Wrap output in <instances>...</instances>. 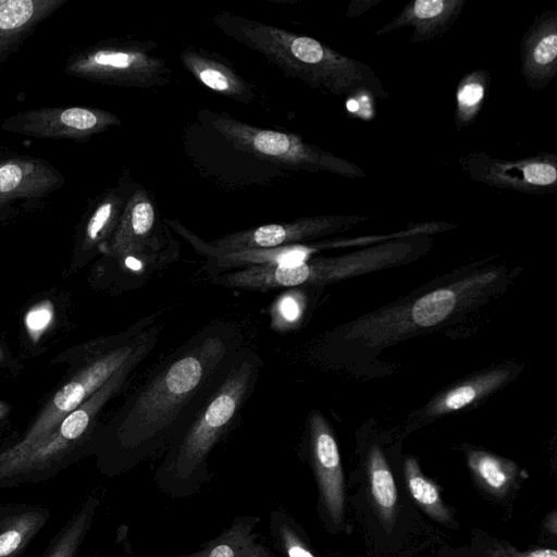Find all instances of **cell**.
Returning a JSON list of instances; mask_svg holds the SVG:
<instances>
[{"label": "cell", "instance_id": "6da1fadb", "mask_svg": "<svg viewBox=\"0 0 557 557\" xmlns=\"http://www.w3.org/2000/svg\"><path fill=\"white\" fill-rule=\"evenodd\" d=\"M244 346L240 327L216 319L159 360L111 424L98 430V470L113 478L162 455L219 387Z\"/></svg>", "mask_w": 557, "mask_h": 557}, {"label": "cell", "instance_id": "7a4b0ae2", "mask_svg": "<svg viewBox=\"0 0 557 557\" xmlns=\"http://www.w3.org/2000/svg\"><path fill=\"white\" fill-rule=\"evenodd\" d=\"M263 366L256 350L244 346L237 352L222 383L162 454L153 475L160 492L173 499H186L202 491L212 476L209 457L239 424Z\"/></svg>", "mask_w": 557, "mask_h": 557}, {"label": "cell", "instance_id": "3957f363", "mask_svg": "<svg viewBox=\"0 0 557 557\" xmlns=\"http://www.w3.org/2000/svg\"><path fill=\"white\" fill-rule=\"evenodd\" d=\"M212 22L224 35L311 88L339 98L356 95L389 98L371 66L310 36L227 11L216 13Z\"/></svg>", "mask_w": 557, "mask_h": 557}, {"label": "cell", "instance_id": "277c9868", "mask_svg": "<svg viewBox=\"0 0 557 557\" xmlns=\"http://www.w3.org/2000/svg\"><path fill=\"white\" fill-rule=\"evenodd\" d=\"M162 327L160 321L125 363L46 437L20 454L0 458V488L46 481L84 455L95 453L96 417L129 384L137 368L157 346Z\"/></svg>", "mask_w": 557, "mask_h": 557}, {"label": "cell", "instance_id": "5b68a950", "mask_svg": "<svg viewBox=\"0 0 557 557\" xmlns=\"http://www.w3.org/2000/svg\"><path fill=\"white\" fill-rule=\"evenodd\" d=\"M180 252V243L158 219L152 194L138 184L102 253L116 262L125 288L136 289L178 261Z\"/></svg>", "mask_w": 557, "mask_h": 557}, {"label": "cell", "instance_id": "8992f818", "mask_svg": "<svg viewBox=\"0 0 557 557\" xmlns=\"http://www.w3.org/2000/svg\"><path fill=\"white\" fill-rule=\"evenodd\" d=\"M162 313L159 310L145 315L111 337L107 346L53 395L24 435L0 451V458L20 454L46 437L125 363L162 320Z\"/></svg>", "mask_w": 557, "mask_h": 557}, {"label": "cell", "instance_id": "52a82bcc", "mask_svg": "<svg viewBox=\"0 0 557 557\" xmlns=\"http://www.w3.org/2000/svg\"><path fill=\"white\" fill-rule=\"evenodd\" d=\"M198 119L233 148L284 169L327 172L347 178L366 176L359 165L306 141L297 134L255 126L226 112L208 109L200 110Z\"/></svg>", "mask_w": 557, "mask_h": 557}, {"label": "cell", "instance_id": "ba28073f", "mask_svg": "<svg viewBox=\"0 0 557 557\" xmlns=\"http://www.w3.org/2000/svg\"><path fill=\"white\" fill-rule=\"evenodd\" d=\"M497 277L495 271L466 276L407 304L377 311L351 323L345 337L359 338L374 345L399 338L418 329L438 325L478 299Z\"/></svg>", "mask_w": 557, "mask_h": 557}, {"label": "cell", "instance_id": "9c48e42d", "mask_svg": "<svg viewBox=\"0 0 557 557\" xmlns=\"http://www.w3.org/2000/svg\"><path fill=\"white\" fill-rule=\"evenodd\" d=\"M151 40L107 39L73 52L65 74L107 86L151 89L172 78L168 62L154 55Z\"/></svg>", "mask_w": 557, "mask_h": 557}, {"label": "cell", "instance_id": "30bf717a", "mask_svg": "<svg viewBox=\"0 0 557 557\" xmlns=\"http://www.w3.org/2000/svg\"><path fill=\"white\" fill-rule=\"evenodd\" d=\"M428 243V239L418 235L396 237L343 256L312 257L295 265L262 268L258 281L265 292L335 283L399 264L418 249L424 248Z\"/></svg>", "mask_w": 557, "mask_h": 557}, {"label": "cell", "instance_id": "8fae6325", "mask_svg": "<svg viewBox=\"0 0 557 557\" xmlns=\"http://www.w3.org/2000/svg\"><path fill=\"white\" fill-rule=\"evenodd\" d=\"M120 124L116 114L95 107H45L4 117L0 129L39 139L86 141Z\"/></svg>", "mask_w": 557, "mask_h": 557}, {"label": "cell", "instance_id": "7c38bea8", "mask_svg": "<svg viewBox=\"0 0 557 557\" xmlns=\"http://www.w3.org/2000/svg\"><path fill=\"white\" fill-rule=\"evenodd\" d=\"M62 173L48 160L0 147V220L42 203L64 186Z\"/></svg>", "mask_w": 557, "mask_h": 557}, {"label": "cell", "instance_id": "4fadbf2b", "mask_svg": "<svg viewBox=\"0 0 557 557\" xmlns=\"http://www.w3.org/2000/svg\"><path fill=\"white\" fill-rule=\"evenodd\" d=\"M370 219L372 216L361 214L308 216L228 233L208 243L220 250L261 249L306 244L347 231Z\"/></svg>", "mask_w": 557, "mask_h": 557}, {"label": "cell", "instance_id": "5bb4252c", "mask_svg": "<svg viewBox=\"0 0 557 557\" xmlns=\"http://www.w3.org/2000/svg\"><path fill=\"white\" fill-rule=\"evenodd\" d=\"M170 230L180 235L191 248L206 259L205 270L209 275L221 274L255 267L295 265L313 257L317 252L347 244L346 242H322L295 244L275 248L220 250L212 247L176 219H163Z\"/></svg>", "mask_w": 557, "mask_h": 557}, {"label": "cell", "instance_id": "9a60e30c", "mask_svg": "<svg viewBox=\"0 0 557 557\" xmlns=\"http://www.w3.org/2000/svg\"><path fill=\"white\" fill-rule=\"evenodd\" d=\"M304 454L317 482L322 515L329 525L339 528L345 507L341 456L333 432L324 416L318 410H312L308 416Z\"/></svg>", "mask_w": 557, "mask_h": 557}, {"label": "cell", "instance_id": "2e32d148", "mask_svg": "<svg viewBox=\"0 0 557 557\" xmlns=\"http://www.w3.org/2000/svg\"><path fill=\"white\" fill-rule=\"evenodd\" d=\"M461 166L470 178L502 189L547 194L557 187V157L552 153H539L517 160L471 153L462 158Z\"/></svg>", "mask_w": 557, "mask_h": 557}, {"label": "cell", "instance_id": "e0dca14e", "mask_svg": "<svg viewBox=\"0 0 557 557\" xmlns=\"http://www.w3.org/2000/svg\"><path fill=\"white\" fill-rule=\"evenodd\" d=\"M138 183L128 173L117 183L94 198L86 208L77 234V252L89 258L103 251L113 235L124 207Z\"/></svg>", "mask_w": 557, "mask_h": 557}, {"label": "cell", "instance_id": "ac0fdd59", "mask_svg": "<svg viewBox=\"0 0 557 557\" xmlns=\"http://www.w3.org/2000/svg\"><path fill=\"white\" fill-rule=\"evenodd\" d=\"M521 75L533 90L544 89L557 75V10L544 9L520 44Z\"/></svg>", "mask_w": 557, "mask_h": 557}, {"label": "cell", "instance_id": "d6986e66", "mask_svg": "<svg viewBox=\"0 0 557 557\" xmlns=\"http://www.w3.org/2000/svg\"><path fill=\"white\" fill-rule=\"evenodd\" d=\"M180 60L189 74L212 91L244 104L257 100L256 87L219 53L188 46L182 50Z\"/></svg>", "mask_w": 557, "mask_h": 557}, {"label": "cell", "instance_id": "ffe728a7", "mask_svg": "<svg viewBox=\"0 0 557 557\" xmlns=\"http://www.w3.org/2000/svg\"><path fill=\"white\" fill-rule=\"evenodd\" d=\"M466 0H413L391 22L377 28V36L411 27L410 44H422L450 30L463 11Z\"/></svg>", "mask_w": 557, "mask_h": 557}, {"label": "cell", "instance_id": "44dd1931", "mask_svg": "<svg viewBox=\"0 0 557 557\" xmlns=\"http://www.w3.org/2000/svg\"><path fill=\"white\" fill-rule=\"evenodd\" d=\"M67 0H0V65Z\"/></svg>", "mask_w": 557, "mask_h": 557}, {"label": "cell", "instance_id": "7402d4cb", "mask_svg": "<svg viewBox=\"0 0 557 557\" xmlns=\"http://www.w3.org/2000/svg\"><path fill=\"white\" fill-rule=\"evenodd\" d=\"M260 521L261 518L256 515L236 516L199 549L176 557H276L257 532Z\"/></svg>", "mask_w": 557, "mask_h": 557}, {"label": "cell", "instance_id": "603a6c76", "mask_svg": "<svg viewBox=\"0 0 557 557\" xmlns=\"http://www.w3.org/2000/svg\"><path fill=\"white\" fill-rule=\"evenodd\" d=\"M50 517L46 506L0 503V557H20Z\"/></svg>", "mask_w": 557, "mask_h": 557}, {"label": "cell", "instance_id": "cb8c5ba5", "mask_svg": "<svg viewBox=\"0 0 557 557\" xmlns=\"http://www.w3.org/2000/svg\"><path fill=\"white\" fill-rule=\"evenodd\" d=\"M512 370L498 367L463 380L454 387L434 397L426 406L425 417H440L463 409L506 384Z\"/></svg>", "mask_w": 557, "mask_h": 557}, {"label": "cell", "instance_id": "d4e9b609", "mask_svg": "<svg viewBox=\"0 0 557 557\" xmlns=\"http://www.w3.org/2000/svg\"><path fill=\"white\" fill-rule=\"evenodd\" d=\"M99 507L98 495H88L50 539L41 557H76L94 524Z\"/></svg>", "mask_w": 557, "mask_h": 557}, {"label": "cell", "instance_id": "484cf974", "mask_svg": "<svg viewBox=\"0 0 557 557\" xmlns=\"http://www.w3.org/2000/svg\"><path fill=\"white\" fill-rule=\"evenodd\" d=\"M491 75L478 69L461 77L456 90L455 125L458 131L470 126L478 117L486 99Z\"/></svg>", "mask_w": 557, "mask_h": 557}, {"label": "cell", "instance_id": "4316f807", "mask_svg": "<svg viewBox=\"0 0 557 557\" xmlns=\"http://www.w3.org/2000/svg\"><path fill=\"white\" fill-rule=\"evenodd\" d=\"M269 531L274 549L283 557H315L304 530L284 507L271 511Z\"/></svg>", "mask_w": 557, "mask_h": 557}, {"label": "cell", "instance_id": "83f0119b", "mask_svg": "<svg viewBox=\"0 0 557 557\" xmlns=\"http://www.w3.org/2000/svg\"><path fill=\"white\" fill-rule=\"evenodd\" d=\"M468 463L480 483L491 493L504 495L515 480L513 462L483 450H469Z\"/></svg>", "mask_w": 557, "mask_h": 557}, {"label": "cell", "instance_id": "f1b7e54d", "mask_svg": "<svg viewBox=\"0 0 557 557\" xmlns=\"http://www.w3.org/2000/svg\"><path fill=\"white\" fill-rule=\"evenodd\" d=\"M369 480L372 497L385 522H391L397 504V488L384 455L377 446L369 453Z\"/></svg>", "mask_w": 557, "mask_h": 557}, {"label": "cell", "instance_id": "f546056e", "mask_svg": "<svg viewBox=\"0 0 557 557\" xmlns=\"http://www.w3.org/2000/svg\"><path fill=\"white\" fill-rule=\"evenodd\" d=\"M404 469L408 490L414 500L437 521H450V513L441 498L437 486L423 475L418 461L407 457Z\"/></svg>", "mask_w": 557, "mask_h": 557}, {"label": "cell", "instance_id": "4dcf8cb0", "mask_svg": "<svg viewBox=\"0 0 557 557\" xmlns=\"http://www.w3.org/2000/svg\"><path fill=\"white\" fill-rule=\"evenodd\" d=\"M304 296L299 290H287L282 294L272 308V325L287 330L297 325L304 313Z\"/></svg>", "mask_w": 557, "mask_h": 557}, {"label": "cell", "instance_id": "1f68e13d", "mask_svg": "<svg viewBox=\"0 0 557 557\" xmlns=\"http://www.w3.org/2000/svg\"><path fill=\"white\" fill-rule=\"evenodd\" d=\"M52 320V309L49 302H44L30 309L26 317L25 323L30 333H40Z\"/></svg>", "mask_w": 557, "mask_h": 557}, {"label": "cell", "instance_id": "d6a6232c", "mask_svg": "<svg viewBox=\"0 0 557 557\" xmlns=\"http://www.w3.org/2000/svg\"><path fill=\"white\" fill-rule=\"evenodd\" d=\"M525 557H557V552L552 548H542L529 553Z\"/></svg>", "mask_w": 557, "mask_h": 557}, {"label": "cell", "instance_id": "836d02e7", "mask_svg": "<svg viewBox=\"0 0 557 557\" xmlns=\"http://www.w3.org/2000/svg\"><path fill=\"white\" fill-rule=\"evenodd\" d=\"M9 405L4 401H0V420L8 413Z\"/></svg>", "mask_w": 557, "mask_h": 557}, {"label": "cell", "instance_id": "e575fe53", "mask_svg": "<svg viewBox=\"0 0 557 557\" xmlns=\"http://www.w3.org/2000/svg\"><path fill=\"white\" fill-rule=\"evenodd\" d=\"M0 360H2V350L0 348Z\"/></svg>", "mask_w": 557, "mask_h": 557}]
</instances>
